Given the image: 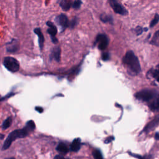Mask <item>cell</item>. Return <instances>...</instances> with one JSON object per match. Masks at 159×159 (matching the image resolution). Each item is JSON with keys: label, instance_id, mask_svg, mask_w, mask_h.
Here are the masks:
<instances>
[{"label": "cell", "instance_id": "cb8c5ba5", "mask_svg": "<svg viewBox=\"0 0 159 159\" xmlns=\"http://www.w3.org/2000/svg\"><path fill=\"white\" fill-rule=\"evenodd\" d=\"M25 127L30 131H33L35 129V124L32 120H28L25 124Z\"/></svg>", "mask_w": 159, "mask_h": 159}, {"label": "cell", "instance_id": "4dcf8cb0", "mask_svg": "<svg viewBox=\"0 0 159 159\" xmlns=\"http://www.w3.org/2000/svg\"><path fill=\"white\" fill-rule=\"evenodd\" d=\"M35 110H36L37 111H38L39 112H40V113H42V112H43V109L42 107H39V106H37V107H35Z\"/></svg>", "mask_w": 159, "mask_h": 159}, {"label": "cell", "instance_id": "52a82bcc", "mask_svg": "<svg viewBox=\"0 0 159 159\" xmlns=\"http://www.w3.org/2000/svg\"><path fill=\"white\" fill-rule=\"evenodd\" d=\"M47 25L48 27L47 32L49 34L51 37L52 42L56 44L58 43V40L56 38V35L57 34V27L52 23L51 21H48L47 22Z\"/></svg>", "mask_w": 159, "mask_h": 159}, {"label": "cell", "instance_id": "d6986e66", "mask_svg": "<svg viewBox=\"0 0 159 159\" xmlns=\"http://www.w3.org/2000/svg\"><path fill=\"white\" fill-rule=\"evenodd\" d=\"M60 6L64 11H68L72 7V2L68 0H62L60 3Z\"/></svg>", "mask_w": 159, "mask_h": 159}, {"label": "cell", "instance_id": "8992f818", "mask_svg": "<svg viewBox=\"0 0 159 159\" xmlns=\"http://www.w3.org/2000/svg\"><path fill=\"white\" fill-rule=\"evenodd\" d=\"M109 4L113 11L116 13L122 16H126L128 14L127 9L117 0H109Z\"/></svg>", "mask_w": 159, "mask_h": 159}, {"label": "cell", "instance_id": "e575fe53", "mask_svg": "<svg viewBox=\"0 0 159 159\" xmlns=\"http://www.w3.org/2000/svg\"><path fill=\"white\" fill-rule=\"evenodd\" d=\"M1 139H3V137H4V135H3L2 134H1Z\"/></svg>", "mask_w": 159, "mask_h": 159}, {"label": "cell", "instance_id": "5bb4252c", "mask_svg": "<svg viewBox=\"0 0 159 159\" xmlns=\"http://www.w3.org/2000/svg\"><path fill=\"white\" fill-rule=\"evenodd\" d=\"M81 148V139L80 138L75 139L70 146V150L72 152H78Z\"/></svg>", "mask_w": 159, "mask_h": 159}, {"label": "cell", "instance_id": "8fae6325", "mask_svg": "<svg viewBox=\"0 0 159 159\" xmlns=\"http://www.w3.org/2000/svg\"><path fill=\"white\" fill-rule=\"evenodd\" d=\"M148 107L150 110L155 112H159V94H158L150 102H148Z\"/></svg>", "mask_w": 159, "mask_h": 159}, {"label": "cell", "instance_id": "ba28073f", "mask_svg": "<svg viewBox=\"0 0 159 159\" xmlns=\"http://www.w3.org/2000/svg\"><path fill=\"white\" fill-rule=\"evenodd\" d=\"M56 20L59 25H60L63 30L70 25V21L68 20L67 16L64 14H61L60 15L58 16L56 18Z\"/></svg>", "mask_w": 159, "mask_h": 159}, {"label": "cell", "instance_id": "836d02e7", "mask_svg": "<svg viewBox=\"0 0 159 159\" xmlns=\"http://www.w3.org/2000/svg\"><path fill=\"white\" fill-rule=\"evenodd\" d=\"M156 67H157V68H158V69H159V64H158V65H157V66H156Z\"/></svg>", "mask_w": 159, "mask_h": 159}, {"label": "cell", "instance_id": "5b68a950", "mask_svg": "<svg viewBox=\"0 0 159 159\" xmlns=\"http://www.w3.org/2000/svg\"><path fill=\"white\" fill-rule=\"evenodd\" d=\"M109 40L108 37L104 34H98L95 40L94 45H98V47L99 50H103L106 49L109 44Z\"/></svg>", "mask_w": 159, "mask_h": 159}, {"label": "cell", "instance_id": "7402d4cb", "mask_svg": "<svg viewBox=\"0 0 159 159\" xmlns=\"http://www.w3.org/2000/svg\"><path fill=\"white\" fill-rule=\"evenodd\" d=\"M12 119L11 117H8L6 120H4L2 124V129H7L12 124Z\"/></svg>", "mask_w": 159, "mask_h": 159}, {"label": "cell", "instance_id": "d4e9b609", "mask_svg": "<svg viewBox=\"0 0 159 159\" xmlns=\"http://www.w3.org/2000/svg\"><path fill=\"white\" fill-rule=\"evenodd\" d=\"M81 4V0H75L72 2V7L75 9H78L80 8Z\"/></svg>", "mask_w": 159, "mask_h": 159}, {"label": "cell", "instance_id": "9a60e30c", "mask_svg": "<svg viewBox=\"0 0 159 159\" xmlns=\"http://www.w3.org/2000/svg\"><path fill=\"white\" fill-rule=\"evenodd\" d=\"M149 43L157 47H159V30L153 34V37L149 42Z\"/></svg>", "mask_w": 159, "mask_h": 159}, {"label": "cell", "instance_id": "2e32d148", "mask_svg": "<svg viewBox=\"0 0 159 159\" xmlns=\"http://www.w3.org/2000/svg\"><path fill=\"white\" fill-rule=\"evenodd\" d=\"M58 152H59L60 153H62V154H66L69 151V148L66 145V144L60 142L57 147L56 148Z\"/></svg>", "mask_w": 159, "mask_h": 159}, {"label": "cell", "instance_id": "e0dca14e", "mask_svg": "<svg viewBox=\"0 0 159 159\" xmlns=\"http://www.w3.org/2000/svg\"><path fill=\"white\" fill-rule=\"evenodd\" d=\"M147 76H151L159 83V69H150L147 73Z\"/></svg>", "mask_w": 159, "mask_h": 159}, {"label": "cell", "instance_id": "484cf974", "mask_svg": "<svg viewBox=\"0 0 159 159\" xmlns=\"http://www.w3.org/2000/svg\"><path fill=\"white\" fill-rule=\"evenodd\" d=\"M129 153L131 156H132V157H134L135 158H137L138 159H150L151 158V156H150V155H145V156L142 157L141 155H137V154H135V153H130V152H129Z\"/></svg>", "mask_w": 159, "mask_h": 159}, {"label": "cell", "instance_id": "277c9868", "mask_svg": "<svg viewBox=\"0 0 159 159\" xmlns=\"http://www.w3.org/2000/svg\"><path fill=\"white\" fill-rule=\"evenodd\" d=\"M3 65L11 72H16L19 69V61L12 57H6L3 59Z\"/></svg>", "mask_w": 159, "mask_h": 159}, {"label": "cell", "instance_id": "d6a6232c", "mask_svg": "<svg viewBox=\"0 0 159 159\" xmlns=\"http://www.w3.org/2000/svg\"><path fill=\"white\" fill-rule=\"evenodd\" d=\"M5 159H15V158L13 157H11V158H5Z\"/></svg>", "mask_w": 159, "mask_h": 159}, {"label": "cell", "instance_id": "4fadbf2b", "mask_svg": "<svg viewBox=\"0 0 159 159\" xmlns=\"http://www.w3.org/2000/svg\"><path fill=\"white\" fill-rule=\"evenodd\" d=\"M34 33H35L38 37V40H39V47L40 50H42L43 47V43L45 41L44 36L40 30V28H35L34 30Z\"/></svg>", "mask_w": 159, "mask_h": 159}, {"label": "cell", "instance_id": "f546056e", "mask_svg": "<svg viewBox=\"0 0 159 159\" xmlns=\"http://www.w3.org/2000/svg\"><path fill=\"white\" fill-rule=\"evenodd\" d=\"M54 159H69V158H65L64 157L61 156V155H57L55 157Z\"/></svg>", "mask_w": 159, "mask_h": 159}, {"label": "cell", "instance_id": "7c38bea8", "mask_svg": "<svg viewBox=\"0 0 159 159\" xmlns=\"http://www.w3.org/2000/svg\"><path fill=\"white\" fill-rule=\"evenodd\" d=\"M60 53H61L60 47L59 46L55 47L51 52V54L50 55V60L54 59L58 62L60 61Z\"/></svg>", "mask_w": 159, "mask_h": 159}, {"label": "cell", "instance_id": "44dd1931", "mask_svg": "<svg viewBox=\"0 0 159 159\" xmlns=\"http://www.w3.org/2000/svg\"><path fill=\"white\" fill-rule=\"evenodd\" d=\"M159 22V14L158 13H155L154 17L152 19V20L150 21L149 24V27L152 28L154 26H155Z\"/></svg>", "mask_w": 159, "mask_h": 159}, {"label": "cell", "instance_id": "4316f807", "mask_svg": "<svg viewBox=\"0 0 159 159\" xmlns=\"http://www.w3.org/2000/svg\"><path fill=\"white\" fill-rule=\"evenodd\" d=\"M78 19L76 17H75L71 20L70 21V25H69V27L71 29L74 28L76 26V25L78 24Z\"/></svg>", "mask_w": 159, "mask_h": 159}, {"label": "cell", "instance_id": "ffe728a7", "mask_svg": "<svg viewBox=\"0 0 159 159\" xmlns=\"http://www.w3.org/2000/svg\"><path fill=\"white\" fill-rule=\"evenodd\" d=\"M148 30V28L147 27H142L140 25L137 26L135 29H133V31L135 32V34H136V35H141L143 32H147Z\"/></svg>", "mask_w": 159, "mask_h": 159}, {"label": "cell", "instance_id": "f1b7e54d", "mask_svg": "<svg viewBox=\"0 0 159 159\" xmlns=\"http://www.w3.org/2000/svg\"><path fill=\"white\" fill-rule=\"evenodd\" d=\"M113 140H114V138L112 136L108 137L104 140V143H110V142H111V141H112Z\"/></svg>", "mask_w": 159, "mask_h": 159}, {"label": "cell", "instance_id": "83f0119b", "mask_svg": "<svg viewBox=\"0 0 159 159\" xmlns=\"http://www.w3.org/2000/svg\"><path fill=\"white\" fill-rule=\"evenodd\" d=\"M101 58H102V60H104V61H107L108 60L109 58H110V54L107 52H105V53H103L102 54V56H101Z\"/></svg>", "mask_w": 159, "mask_h": 159}, {"label": "cell", "instance_id": "6da1fadb", "mask_svg": "<svg viewBox=\"0 0 159 159\" xmlns=\"http://www.w3.org/2000/svg\"><path fill=\"white\" fill-rule=\"evenodd\" d=\"M122 62L127 66L131 75H136L140 73L141 66L139 58L132 50H129L126 52L122 58Z\"/></svg>", "mask_w": 159, "mask_h": 159}, {"label": "cell", "instance_id": "1f68e13d", "mask_svg": "<svg viewBox=\"0 0 159 159\" xmlns=\"http://www.w3.org/2000/svg\"><path fill=\"white\" fill-rule=\"evenodd\" d=\"M155 139L157 140H159V132H157L155 134Z\"/></svg>", "mask_w": 159, "mask_h": 159}, {"label": "cell", "instance_id": "ac0fdd59", "mask_svg": "<svg viewBox=\"0 0 159 159\" xmlns=\"http://www.w3.org/2000/svg\"><path fill=\"white\" fill-rule=\"evenodd\" d=\"M101 20L104 23H110L111 24H113V17L111 15H108L106 14H102L99 17Z\"/></svg>", "mask_w": 159, "mask_h": 159}, {"label": "cell", "instance_id": "603a6c76", "mask_svg": "<svg viewBox=\"0 0 159 159\" xmlns=\"http://www.w3.org/2000/svg\"><path fill=\"white\" fill-rule=\"evenodd\" d=\"M92 153L94 159H103L102 155L99 150L95 149L93 151Z\"/></svg>", "mask_w": 159, "mask_h": 159}, {"label": "cell", "instance_id": "9c48e42d", "mask_svg": "<svg viewBox=\"0 0 159 159\" xmlns=\"http://www.w3.org/2000/svg\"><path fill=\"white\" fill-rule=\"evenodd\" d=\"M19 48V42L16 39H12L11 42L6 44V50L10 53H14L18 50Z\"/></svg>", "mask_w": 159, "mask_h": 159}, {"label": "cell", "instance_id": "7a4b0ae2", "mask_svg": "<svg viewBox=\"0 0 159 159\" xmlns=\"http://www.w3.org/2000/svg\"><path fill=\"white\" fill-rule=\"evenodd\" d=\"M29 132L30 131L25 126L22 129L13 130L8 135L7 139L5 140L2 145V150L7 149L14 140L27 137L29 135Z\"/></svg>", "mask_w": 159, "mask_h": 159}, {"label": "cell", "instance_id": "3957f363", "mask_svg": "<svg viewBox=\"0 0 159 159\" xmlns=\"http://www.w3.org/2000/svg\"><path fill=\"white\" fill-rule=\"evenodd\" d=\"M158 93L152 89H142L139 92H137L135 94V97L139 101L143 102H150L157 95Z\"/></svg>", "mask_w": 159, "mask_h": 159}, {"label": "cell", "instance_id": "30bf717a", "mask_svg": "<svg viewBox=\"0 0 159 159\" xmlns=\"http://www.w3.org/2000/svg\"><path fill=\"white\" fill-rule=\"evenodd\" d=\"M158 125H159V116H157L146 125V126L143 130V132H145L147 133L149 132L152 130L154 129Z\"/></svg>", "mask_w": 159, "mask_h": 159}]
</instances>
